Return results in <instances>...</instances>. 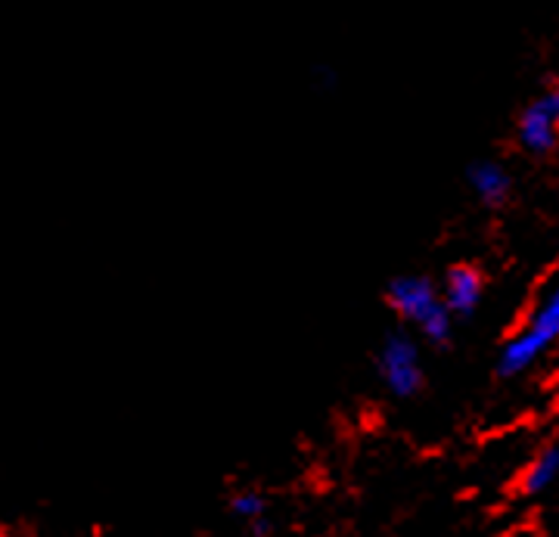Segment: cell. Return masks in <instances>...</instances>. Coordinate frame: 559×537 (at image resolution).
<instances>
[{
	"label": "cell",
	"instance_id": "6da1fadb",
	"mask_svg": "<svg viewBox=\"0 0 559 537\" xmlns=\"http://www.w3.org/2000/svg\"><path fill=\"white\" fill-rule=\"evenodd\" d=\"M385 305L389 311L401 318V323L417 333L423 342L444 348L454 338V323L457 318L448 311L441 299V283L426 274H399L385 283Z\"/></svg>",
	"mask_w": 559,
	"mask_h": 537
},
{
	"label": "cell",
	"instance_id": "7a4b0ae2",
	"mask_svg": "<svg viewBox=\"0 0 559 537\" xmlns=\"http://www.w3.org/2000/svg\"><path fill=\"white\" fill-rule=\"evenodd\" d=\"M559 342V279L544 293L520 330L500 345L498 377L516 379Z\"/></svg>",
	"mask_w": 559,
	"mask_h": 537
},
{
	"label": "cell",
	"instance_id": "3957f363",
	"mask_svg": "<svg viewBox=\"0 0 559 537\" xmlns=\"http://www.w3.org/2000/svg\"><path fill=\"white\" fill-rule=\"evenodd\" d=\"M373 363H377V377H380L382 389L392 398H417L419 392H423V385H426L419 336L411 333L407 326H395V330L382 333Z\"/></svg>",
	"mask_w": 559,
	"mask_h": 537
},
{
	"label": "cell",
	"instance_id": "277c9868",
	"mask_svg": "<svg viewBox=\"0 0 559 537\" xmlns=\"http://www.w3.org/2000/svg\"><path fill=\"white\" fill-rule=\"evenodd\" d=\"M441 299L457 320L476 318L485 301V277L476 264H454L441 277Z\"/></svg>",
	"mask_w": 559,
	"mask_h": 537
},
{
	"label": "cell",
	"instance_id": "5b68a950",
	"mask_svg": "<svg viewBox=\"0 0 559 537\" xmlns=\"http://www.w3.org/2000/svg\"><path fill=\"white\" fill-rule=\"evenodd\" d=\"M516 140L532 156H544L557 146L559 124L554 119V109H550L547 97H538V100L522 106L520 119H516Z\"/></svg>",
	"mask_w": 559,
	"mask_h": 537
},
{
	"label": "cell",
	"instance_id": "8992f818",
	"mask_svg": "<svg viewBox=\"0 0 559 537\" xmlns=\"http://www.w3.org/2000/svg\"><path fill=\"white\" fill-rule=\"evenodd\" d=\"M466 183H469L473 196L488 208H500L513 196V175L498 159L469 162L466 165Z\"/></svg>",
	"mask_w": 559,
	"mask_h": 537
},
{
	"label": "cell",
	"instance_id": "52a82bcc",
	"mask_svg": "<svg viewBox=\"0 0 559 537\" xmlns=\"http://www.w3.org/2000/svg\"><path fill=\"white\" fill-rule=\"evenodd\" d=\"M559 478V444H544L535 457L528 460V466L522 469L520 491L525 498L544 494L547 488H554Z\"/></svg>",
	"mask_w": 559,
	"mask_h": 537
},
{
	"label": "cell",
	"instance_id": "ba28073f",
	"mask_svg": "<svg viewBox=\"0 0 559 537\" xmlns=\"http://www.w3.org/2000/svg\"><path fill=\"white\" fill-rule=\"evenodd\" d=\"M230 516L242 522L252 537L271 535V518H267V500L259 491H240L230 498Z\"/></svg>",
	"mask_w": 559,
	"mask_h": 537
},
{
	"label": "cell",
	"instance_id": "9c48e42d",
	"mask_svg": "<svg viewBox=\"0 0 559 537\" xmlns=\"http://www.w3.org/2000/svg\"><path fill=\"white\" fill-rule=\"evenodd\" d=\"M544 97H547V103H550V109H554V119H557V124H559V84L554 87V91H550V94H544Z\"/></svg>",
	"mask_w": 559,
	"mask_h": 537
}]
</instances>
